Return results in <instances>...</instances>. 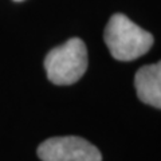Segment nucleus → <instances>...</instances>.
I'll return each mask as SVG.
<instances>
[{"label": "nucleus", "mask_w": 161, "mask_h": 161, "mask_svg": "<svg viewBox=\"0 0 161 161\" xmlns=\"http://www.w3.org/2000/svg\"><path fill=\"white\" fill-rule=\"evenodd\" d=\"M105 43L117 60H134L147 54L153 46V35L138 27L124 14H114L103 32Z\"/></svg>", "instance_id": "obj_1"}, {"label": "nucleus", "mask_w": 161, "mask_h": 161, "mask_svg": "<svg viewBox=\"0 0 161 161\" xmlns=\"http://www.w3.org/2000/svg\"><path fill=\"white\" fill-rule=\"evenodd\" d=\"M44 69L50 82L59 86L73 85L87 70V48L82 39L71 38L53 48L44 59Z\"/></svg>", "instance_id": "obj_2"}, {"label": "nucleus", "mask_w": 161, "mask_h": 161, "mask_svg": "<svg viewBox=\"0 0 161 161\" xmlns=\"http://www.w3.org/2000/svg\"><path fill=\"white\" fill-rule=\"evenodd\" d=\"M38 157L42 161H102L99 149L77 136L43 141L38 147Z\"/></svg>", "instance_id": "obj_3"}, {"label": "nucleus", "mask_w": 161, "mask_h": 161, "mask_svg": "<svg viewBox=\"0 0 161 161\" xmlns=\"http://www.w3.org/2000/svg\"><path fill=\"white\" fill-rule=\"evenodd\" d=\"M134 86L141 102L161 109V60L138 69Z\"/></svg>", "instance_id": "obj_4"}, {"label": "nucleus", "mask_w": 161, "mask_h": 161, "mask_svg": "<svg viewBox=\"0 0 161 161\" xmlns=\"http://www.w3.org/2000/svg\"><path fill=\"white\" fill-rule=\"evenodd\" d=\"M14 2H23V0H14Z\"/></svg>", "instance_id": "obj_5"}]
</instances>
